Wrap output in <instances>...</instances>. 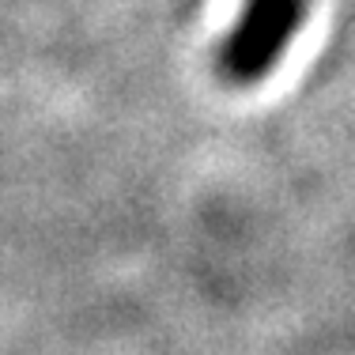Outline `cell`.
<instances>
[{
	"mask_svg": "<svg viewBox=\"0 0 355 355\" xmlns=\"http://www.w3.org/2000/svg\"><path fill=\"white\" fill-rule=\"evenodd\" d=\"M302 19V0H246L234 35L223 46V69L231 80L253 83L276 69Z\"/></svg>",
	"mask_w": 355,
	"mask_h": 355,
	"instance_id": "cell-1",
	"label": "cell"
}]
</instances>
